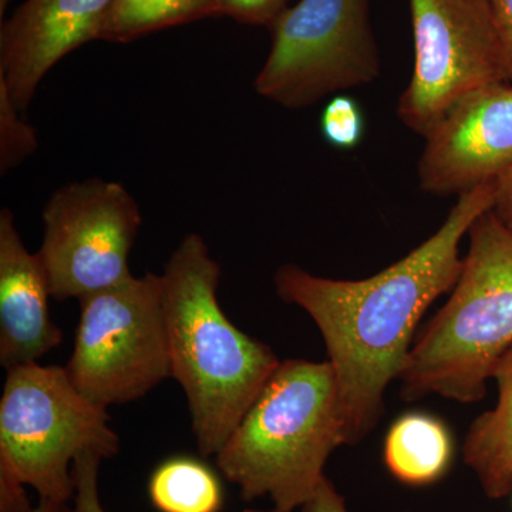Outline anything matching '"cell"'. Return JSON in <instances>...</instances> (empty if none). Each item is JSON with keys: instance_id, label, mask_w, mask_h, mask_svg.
Returning a JSON list of instances; mask_svg holds the SVG:
<instances>
[{"instance_id": "20", "label": "cell", "mask_w": 512, "mask_h": 512, "mask_svg": "<svg viewBox=\"0 0 512 512\" xmlns=\"http://www.w3.org/2000/svg\"><path fill=\"white\" fill-rule=\"evenodd\" d=\"M289 0H214L218 16L245 25H272L288 9Z\"/></svg>"}, {"instance_id": "9", "label": "cell", "mask_w": 512, "mask_h": 512, "mask_svg": "<svg viewBox=\"0 0 512 512\" xmlns=\"http://www.w3.org/2000/svg\"><path fill=\"white\" fill-rule=\"evenodd\" d=\"M410 10L413 74L397 113L426 137L458 100L508 79L490 0H410Z\"/></svg>"}, {"instance_id": "19", "label": "cell", "mask_w": 512, "mask_h": 512, "mask_svg": "<svg viewBox=\"0 0 512 512\" xmlns=\"http://www.w3.org/2000/svg\"><path fill=\"white\" fill-rule=\"evenodd\" d=\"M101 461L96 454H84L74 461L72 512H104L99 487Z\"/></svg>"}, {"instance_id": "1", "label": "cell", "mask_w": 512, "mask_h": 512, "mask_svg": "<svg viewBox=\"0 0 512 512\" xmlns=\"http://www.w3.org/2000/svg\"><path fill=\"white\" fill-rule=\"evenodd\" d=\"M493 195L494 183L458 195L436 234L369 278H323L295 264L276 271L279 298L308 313L325 342L348 444L360 443L379 423L384 393L399 380L417 325L456 285L461 239L490 210Z\"/></svg>"}, {"instance_id": "11", "label": "cell", "mask_w": 512, "mask_h": 512, "mask_svg": "<svg viewBox=\"0 0 512 512\" xmlns=\"http://www.w3.org/2000/svg\"><path fill=\"white\" fill-rule=\"evenodd\" d=\"M111 0H25L0 29V83L25 113L46 74L99 40Z\"/></svg>"}, {"instance_id": "4", "label": "cell", "mask_w": 512, "mask_h": 512, "mask_svg": "<svg viewBox=\"0 0 512 512\" xmlns=\"http://www.w3.org/2000/svg\"><path fill=\"white\" fill-rule=\"evenodd\" d=\"M467 237L450 298L417 333L400 373L407 402L426 396L480 402L512 346V234L488 210Z\"/></svg>"}, {"instance_id": "18", "label": "cell", "mask_w": 512, "mask_h": 512, "mask_svg": "<svg viewBox=\"0 0 512 512\" xmlns=\"http://www.w3.org/2000/svg\"><path fill=\"white\" fill-rule=\"evenodd\" d=\"M365 114L353 97L338 94L326 104L320 116V131L330 146L352 150L365 136Z\"/></svg>"}, {"instance_id": "5", "label": "cell", "mask_w": 512, "mask_h": 512, "mask_svg": "<svg viewBox=\"0 0 512 512\" xmlns=\"http://www.w3.org/2000/svg\"><path fill=\"white\" fill-rule=\"evenodd\" d=\"M0 397V464L40 500L69 503L73 464L84 454L116 457L120 437L106 407L74 386L66 366L37 363L6 370Z\"/></svg>"}, {"instance_id": "12", "label": "cell", "mask_w": 512, "mask_h": 512, "mask_svg": "<svg viewBox=\"0 0 512 512\" xmlns=\"http://www.w3.org/2000/svg\"><path fill=\"white\" fill-rule=\"evenodd\" d=\"M50 292L39 255L23 244L9 208L0 211V365L37 363L62 345L49 311ZM53 299V298H52Z\"/></svg>"}, {"instance_id": "2", "label": "cell", "mask_w": 512, "mask_h": 512, "mask_svg": "<svg viewBox=\"0 0 512 512\" xmlns=\"http://www.w3.org/2000/svg\"><path fill=\"white\" fill-rule=\"evenodd\" d=\"M221 266L200 234L181 239L164 266L171 377L183 387L202 457H215L281 360L238 329L218 302Z\"/></svg>"}, {"instance_id": "8", "label": "cell", "mask_w": 512, "mask_h": 512, "mask_svg": "<svg viewBox=\"0 0 512 512\" xmlns=\"http://www.w3.org/2000/svg\"><path fill=\"white\" fill-rule=\"evenodd\" d=\"M39 251L56 301L82 299L130 278L140 231L136 198L117 181L90 178L53 192L42 214Z\"/></svg>"}, {"instance_id": "22", "label": "cell", "mask_w": 512, "mask_h": 512, "mask_svg": "<svg viewBox=\"0 0 512 512\" xmlns=\"http://www.w3.org/2000/svg\"><path fill=\"white\" fill-rule=\"evenodd\" d=\"M490 2L498 37H500L505 73H507L508 82H512V0H490Z\"/></svg>"}, {"instance_id": "7", "label": "cell", "mask_w": 512, "mask_h": 512, "mask_svg": "<svg viewBox=\"0 0 512 512\" xmlns=\"http://www.w3.org/2000/svg\"><path fill=\"white\" fill-rule=\"evenodd\" d=\"M271 26L255 90L279 106L303 109L379 77L369 0H299Z\"/></svg>"}, {"instance_id": "15", "label": "cell", "mask_w": 512, "mask_h": 512, "mask_svg": "<svg viewBox=\"0 0 512 512\" xmlns=\"http://www.w3.org/2000/svg\"><path fill=\"white\" fill-rule=\"evenodd\" d=\"M148 497L158 512H221L225 504L218 474L191 456L158 464L148 480Z\"/></svg>"}, {"instance_id": "23", "label": "cell", "mask_w": 512, "mask_h": 512, "mask_svg": "<svg viewBox=\"0 0 512 512\" xmlns=\"http://www.w3.org/2000/svg\"><path fill=\"white\" fill-rule=\"evenodd\" d=\"M490 211L512 234V170L494 181L493 204Z\"/></svg>"}, {"instance_id": "14", "label": "cell", "mask_w": 512, "mask_h": 512, "mask_svg": "<svg viewBox=\"0 0 512 512\" xmlns=\"http://www.w3.org/2000/svg\"><path fill=\"white\" fill-rule=\"evenodd\" d=\"M454 441L443 420L429 413H406L394 421L384 439L383 460L402 484L426 487L450 470Z\"/></svg>"}, {"instance_id": "13", "label": "cell", "mask_w": 512, "mask_h": 512, "mask_svg": "<svg viewBox=\"0 0 512 512\" xmlns=\"http://www.w3.org/2000/svg\"><path fill=\"white\" fill-rule=\"evenodd\" d=\"M493 380L497 403L471 423L463 458L485 497L501 500L512 493V346L495 366Z\"/></svg>"}, {"instance_id": "21", "label": "cell", "mask_w": 512, "mask_h": 512, "mask_svg": "<svg viewBox=\"0 0 512 512\" xmlns=\"http://www.w3.org/2000/svg\"><path fill=\"white\" fill-rule=\"evenodd\" d=\"M26 485L9 467L0 464V512H30Z\"/></svg>"}, {"instance_id": "16", "label": "cell", "mask_w": 512, "mask_h": 512, "mask_svg": "<svg viewBox=\"0 0 512 512\" xmlns=\"http://www.w3.org/2000/svg\"><path fill=\"white\" fill-rule=\"evenodd\" d=\"M217 16L214 0H111L99 40L130 43L158 30Z\"/></svg>"}, {"instance_id": "26", "label": "cell", "mask_w": 512, "mask_h": 512, "mask_svg": "<svg viewBox=\"0 0 512 512\" xmlns=\"http://www.w3.org/2000/svg\"><path fill=\"white\" fill-rule=\"evenodd\" d=\"M242 512H288V511H282V510H278V508L272 507V508H269V510H258V508H248V510H244ZM295 512H302V511H295Z\"/></svg>"}, {"instance_id": "17", "label": "cell", "mask_w": 512, "mask_h": 512, "mask_svg": "<svg viewBox=\"0 0 512 512\" xmlns=\"http://www.w3.org/2000/svg\"><path fill=\"white\" fill-rule=\"evenodd\" d=\"M15 101L0 83V173L18 167L39 147L35 128L26 123Z\"/></svg>"}, {"instance_id": "10", "label": "cell", "mask_w": 512, "mask_h": 512, "mask_svg": "<svg viewBox=\"0 0 512 512\" xmlns=\"http://www.w3.org/2000/svg\"><path fill=\"white\" fill-rule=\"evenodd\" d=\"M424 138L417 173L427 194L458 197L494 183L512 170V82L468 93Z\"/></svg>"}, {"instance_id": "6", "label": "cell", "mask_w": 512, "mask_h": 512, "mask_svg": "<svg viewBox=\"0 0 512 512\" xmlns=\"http://www.w3.org/2000/svg\"><path fill=\"white\" fill-rule=\"evenodd\" d=\"M66 369L74 386L106 409L141 399L171 377L163 276L131 275L80 299Z\"/></svg>"}, {"instance_id": "24", "label": "cell", "mask_w": 512, "mask_h": 512, "mask_svg": "<svg viewBox=\"0 0 512 512\" xmlns=\"http://www.w3.org/2000/svg\"><path fill=\"white\" fill-rule=\"evenodd\" d=\"M302 512H349L345 497L336 490L328 477L319 485L315 495L302 508Z\"/></svg>"}, {"instance_id": "25", "label": "cell", "mask_w": 512, "mask_h": 512, "mask_svg": "<svg viewBox=\"0 0 512 512\" xmlns=\"http://www.w3.org/2000/svg\"><path fill=\"white\" fill-rule=\"evenodd\" d=\"M30 512H72L69 503H59V501L40 500L39 504L33 507Z\"/></svg>"}, {"instance_id": "3", "label": "cell", "mask_w": 512, "mask_h": 512, "mask_svg": "<svg viewBox=\"0 0 512 512\" xmlns=\"http://www.w3.org/2000/svg\"><path fill=\"white\" fill-rule=\"evenodd\" d=\"M348 444L332 365L284 360L215 456L242 500L271 498L301 511L326 478L333 451Z\"/></svg>"}]
</instances>
